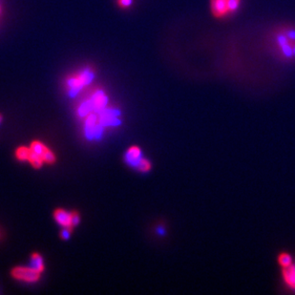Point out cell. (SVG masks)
<instances>
[{"instance_id": "cell-1", "label": "cell", "mask_w": 295, "mask_h": 295, "mask_svg": "<svg viewBox=\"0 0 295 295\" xmlns=\"http://www.w3.org/2000/svg\"><path fill=\"white\" fill-rule=\"evenodd\" d=\"M268 47L278 59L284 62L295 61V26L283 24L274 28L268 36Z\"/></svg>"}, {"instance_id": "cell-2", "label": "cell", "mask_w": 295, "mask_h": 295, "mask_svg": "<svg viewBox=\"0 0 295 295\" xmlns=\"http://www.w3.org/2000/svg\"><path fill=\"white\" fill-rule=\"evenodd\" d=\"M96 77V70L92 65H84L75 70L73 73L68 75L65 79V87L67 92L75 97L83 89L88 87L94 82Z\"/></svg>"}, {"instance_id": "cell-3", "label": "cell", "mask_w": 295, "mask_h": 295, "mask_svg": "<svg viewBox=\"0 0 295 295\" xmlns=\"http://www.w3.org/2000/svg\"><path fill=\"white\" fill-rule=\"evenodd\" d=\"M12 275L18 280H22L29 283L37 282L40 276V272L32 267H17L12 270Z\"/></svg>"}, {"instance_id": "cell-4", "label": "cell", "mask_w": 295, "mask_h": 295, "mask_svg": "<svg viewBox=\"0 0 295 295\" xmlns=\"http://www.w3.org/2000/svg\"><path fill=\"white\" fill-rule=\"evenodd\" d=\"M210 11L216 19H225L231 15L228 0H210Z\"/></svg>"}, {"instance_id": "cell-5", "label": "cell", "mask_w": 295, "mask_h": 295, "mask_svg": "<svg viewBox=\"0 0 295 295\" xmlns=\"http://www.w3.org/2000/svg\"><path fill=\"white\" fill-rule=\"evenodd\" d=\"M89 100L92 103L93 111H96L99 113L103 109H105L106 105L108 103L107 95L102 89L96 90L95 92L93 93L91 97L89 98Z\"/></svg>"}, {"instance_id": "cell-6", "label": "cell", "mask_w": 295, "mask_h": 295, "mask_svg": "<svg viewBox=\"0 0 295 295\" xmlns=\"http://www.w3.org/2000/svg\"><path fill=\"white\" fill-rule=\"evenodd\" d=\"M118 111L113 110V109H103L100 112V117H99V123L101 125H117L120 124V120L117 119Z\"/></svg>"}, {"instance_id": "cell-7", "label": "cell", "mask_w": 295, "mask_h": 295, "mask_svg": "<svg viewBox=\"0 0 295 295\" xmlns=\"http://www.w3.org/2000/svg\"><path fill=\"white\" fill-rule=\"evenodd\" d=\"M54 217H55V221L57 222L60 226L64 228H70V229L73 228L71 213L67 212L63 209H56L54 213Z\"/></svg>"}, {"instance_id": "cell-8", "label": "cell", "mask_w": 295, "mask_h": 295, "mask_svg": "<svg viewBox=\"0 0 295 295\" xmlns=\"http://www.w3.org/2000/svg\"><path fill=\"white\" fill-rule=\"evenodd\" d=\"M282 277L286 286L295 291V265L283 268Z\"/></svg>"}, {"instance_id": "cell-9", "label": "cell", "mask_w": 295, "mask_h": 295, "mask_svg": "<svg viewBox=\"0 0 295 295\" xmlns=\"http://www.w3.org/2000/svg\"><path fill=\"white\" fill-rule=\"evenodd\" d=\"M141 159H142L141 158V151L138 146H132L127 150L126 155H125V160L130 166H138V164Z\"/></svg>"}, {"instance_id": "cell-10", "label": "cell", "mask_w": 295, "mask_h": 295, "mask_svg": "<svg viewBox=\"0 0 295 295\" xmlns=\"http://www.w3.org/2000/svg\"><path fill=\"white\" fill-rule=\"evenodd\" d=\"M31 267L37 269L40 273L44 270V265H43V259L40 254L38 253H33L31 256Z\"/></svg>"}, {"instance_id": "cell-11", "label": "cell", "mask_w": 295, "mask_h": 295, "mask_svg": "<svg viewBox=\"0 0 295 295\" xmlns=\"http://www.w3.org/2000/svg\"><path fill=\"white\" fill-rule=\"evenodd\" d=\"M31 149H32V151L34 152V153H36L37 155H39L40 157H44V155L46 154L47 152H48V150H49V148H47L46 145H44L42 142H40V141H34V142H32V144H31ZM44 161V160H43Z\"/></svg>"}, {"instance_id": "cell-12", "label": "cell", "mask_w": 295, "mask_h": 295, "mask_svg": "<svg viewBox=\"0 0 295 295\" xmlns=\"http://www.w3.org/2000/svg\"><path fill=\"white\" fill-rule=\"evenodd\" d=\"M32 155V149L31 148H28L26 146H20L18 148L16 152V156L19 159V161H29L30 157Z\"/></svg>"}, {"instance_id": "cell-13", "label": "cell", "mask_w": 295, "mask_h": 295, "mask_svg": "<svg viewBox=\"0 0 295 295\" xmlns=\"http://www.w3.org/2000/svg\"><path fill=\"white\" fill-rule=\"evenodd\" d=\"M91 112H93L92 103L90 102V100H86L82 103V105L79 108V115L81 117H86L88 116Z\"/></svg>"}, {"instance_id": "cell-14", "label": "cell", "mask_w": 295, "mask_h": 295, "mask_svg": "<svg viewBox=\"0 0 295 295\" xmlns=\"http://www.w3.org/2000/svg\"><path fill=\"white\" fill-rule=\"evenodd\" d=\"M278 263L282 268H286L292 265V258L288 253L283 252L278 256Z\"/></svg>"}, {"instance_id": "cell-15", "label": "cell", "mask_w": 295, "mask_h": 295, "mask_svg": "<svg viewBox=\"0 0 295 295\" xmlns=\"http://www.w3.org/2000/svg\"><path fill=\"white\" fill-rule=\"evenodd\" d=\"M29 162L31 163V165L34 166L35 168H40V167L42 166V165H43V163H44V161H43L42 157H40L39 155H37L36 153H34L33 151H32V155H31V157H30Z\"/></svg>"}, {"instance_id": "cell-16", "label": "cell", "mask_w": 295, "mask_h": 295, "mask_svg": "<svg viewBox=\"0 0 295 295\" xmlns=\"http://www.w3.org/2000/svg\"><path fill=\"white\" fill-rule=\"evenodd\" d=\"M116 4L120 10L126 11L133 6L134 0H116Z\"/></svg>"}, {"instance_id": "cell-17", "label": "cell", "mask_w": 295, "mask_h": 295, "mask_svg": "<svg viewBox=\"0 0 295 295\" xmlns=\"http://www.w3.org/2000/svg\"><path fill=\"white\" fill-rule=\"evenodd\" d=\"M137 167H138V170L141 171V172H148V171L150 170V168H151V164H150V162L148 160L142 158L139 161V163H138Z\"/></svg>"}, {"instance_id": "cell-18", "label": "cell", "mask_w": 295, "mask_h": 295, "mask_svg": "<svg viewBox=\"0 0 295 295\" xmlns=\"http://www.w3.org/2000/svg\"><path fill=\"white\" fill-rule=\"evenodd\" d=\"M229 3V9L231 15L236 13L241 6V0H228Z\"/></svg>"}, {"instance_id": "cell-19", "label": "cell", "mask_w": 295, "mask_h": 295, "mask_svg": "<svg viewBox=\"0 0 295 295\" xmlns=\"http://www.w3.org/2000/svg\"><path fill=\"white\" fill-rule=\"evenodd\" d=\"M43 160H44V162L47 163V164H53V163H55V154L49 149L48 152H47L46 154L44 155Z\"/></svg>"}, {"instance_id": "cell-20", "label": "cell", "mask_w": 295, "mask_h": 295, "mask_svg": "<svg viewBox=\"0 0 295 295\" xmlns=\"http://www.w3.org/2000/svg\"><path fill=\"white\" fill-rule=\"evenodd\" d=\"M71 217H72V225L73 227H76L79 225V223L81 221V218H80V215L79 213L73 211L71 212Z\"/></svg>"}, {"instance_id": "cell-21", "label": "cell", "mask_w": 295, "mask_h": 295, "mask_svg": "<svg viewBox=\"0 0 295 295\" xmlns=\"http://www.w3.org/2000/svg\"><path fill=\"white\" fill-rule=\"evenodd\" d=\"M71 231H72V229H70V228H65V230H63L62 232H61V237H62V239H64V240L69 239L70 234H71Z\"/></svg>"}, {"instance_id": "cell-22", "label": "cell", "mask_w": 295, "mask_h": 295, "mask_svg": "<svg viewBox=\"0 0 295 295\" xmlns=\"http://www.w3.org/2000/svg\"><path fill=\"white\" fill-rule=\"evenodd\" d=\"M2 14H3V8H2V3H1V1H0V18H1V16H2Z\"/></svg>"}, {"instance_id": "cell-23", "label": "cell", "mask_w": 295, "mask_h": 295, "mask_svg": "<svg viewBox=\"0 0 295 295\" xmlns=\"http://www.w3.org/2000/svg\"><path fill=\"white\" fill-rule=\"evenodd\" d=\"M1 121H2V116L0 115V123H1Z\"/></svg>"}]
</instances>
